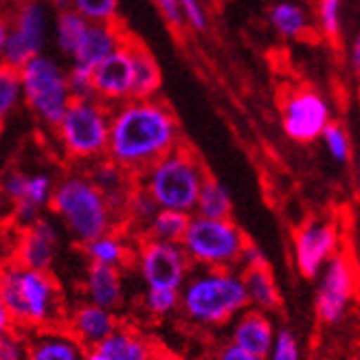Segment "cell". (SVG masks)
<instances>
[{
  "label": "cell",
  "mask_w": 360,
  "mask_h": 360,
  "mask_svg": "<svg viewBox=\"0 0 360 360\" xmlns=\"http://www.w3.org/2000/svg\"><path fill=\"white\" fill-rule=\"evenodd\" d=\"M108 360H152L156 347L134 328L119 326L95 347Z\"/></svg>",
  "instance_id": "7402d4cb"
},
{
  "label": "cell",
  "mask_w": 360,
  "mask_h": 360,
  "mask_svg": "<svg viewBox=\"0 0 360 360\" xmlns=\"http://www.w3.org/2000/svg\"><path fill=\"white\" fill-rule=\"evenodd\" d=\"M22 99L44 125L56 128L73 99L66 70L46 56H35L20 68Z\"/></svg>",
  "instance_id": "ba28073f"
},
{
  "label": "cell",
  "mask_w": 360,
  "mask_h": 360,
  "mask_svg": "<svg viewBox=\"0 0 360 360\" xmlns=\"http://www.w3.org/2000/svg\"><path fill=\"white\" fill-rule=\"evenodd\" d=\"M84 360H108V358H105V356H101V354H99L97 349H88V352H86V358H84Z\"/></svg>",
  "instance_id": "f907efd6"
},
{
  "label": "cell",
  "mask_w": 360,
  "mask_h": 360,
  "mask_svg": "<svg viewBox=\"0 0 360 360\" xmlns=\"http://www.w3.org/2000/svg\"><path fill=\"white\" fill-rule=\"evenodd\" d=\"M66 79H68V88H70V95H73V99L95 97V93H93V70H90V68L73 64L68 73H66Z\"/></svg>",
  "instance_id": "f35d334b"
},
{
  "label": "cell",
  "mask_w": 360,
  "mask_h": 360,
  "mask_svg": "<svg viewBox=\"0 0 360 360\" xmlns=\"http://www.w3.org/2000/svg\"><path fill=\"white\" fill-rule=\"evenodd\" d=\"M349 64L358 70L360 68V31H358V35L354 38V42H352V46H349Z\"/></svg>",
  "instance_id": "bcb514c9"
},
{
  "label": "cell",
  "mask_w": 360,
  "mask_h": 360,
  "mask_svg": "<svg viewBox=\"0 0 360 360\" xmlns=\"http://www.w3.org/2000/svg\"><path fill=\"white\" fill-rule=\"evenodd\" d=\"M262 264H268L266 262V255L262 253V250L253 244V242H248L246 248H244V253H242V259H240V268H253V266H262Z\"/></svg>",
  "instance_id": "ee69618b"
},
{
  "label": "cell",
  "mask_w": 360,
  "mask_h": 360,
  "mask_svg": "<svg viewBox=\"0 0 360 360\" xmlns=\"http://www.w3.org/2000/svg\"><path fill=\"white\" fill-rule=\"evenodd\" d=\"M152 360H185V358H180L178 354H172L167 349H156L154 356H152Z\"/></svg>",
  "instance_id": "681fc988"
},
{
  "label": "cell",
  "mask_w": 360,
  "mask_h": 360,
  "mask_svg": "<svg viewBox=\"0 0 360 360\" xmlns=\"http://www.w3.org/2000/svg\"><path fill=\"white\" fill-rule=\"evenodd\" d=\"M248 308V295L238 268H191L180 288L178 310L191 326L222 328Z\"/></svg>",
  "instance_id": "7a4b0ae2"
},
{
  "label": "cell",
  "mask_w": 360,
  "mask_h": 360,
  "mask_svg": "<svg viewBox=\"0 0 360 360\" xmlns=\"http://www.w3.org/2000/svg\"><path fill=\"white\" fill-rule=\"evenodd\" d=\"M266 360H303L297 334L288 328L277 330L275 343H273V347H270Z\"/></svg>",
  "instance_id": "8d00e7d4"
},
{
  "label": "cell",
  "mask_w": 360,
  "mask_h": 360,
  "mask_svg": "<svg viewBox=\"0 0 360 360\" xmlns=\"http://www.w3.org/2000/svg\"><path fill=\"white\" fill-rule=\"evenodd\" d=\"M125 35L128 33L123 31L119 20L117 22H90L77 51L73 53L75 64L93 70L99 62H103L108 56H112L123 44Z\"/></svg>",
  "instance_id": "d6986e66"
},
{
  "label": "cell",
  "mask_w": 360,
  "mask_h": 360,
  "mask_svg": "<svg viewBox=\"0 0 360 360\" xmlns=\"http://www.w3.org/2000/svg\"><path fill=\"white\" fill-rule=\"evenodd\" d=\"M343 248V229L332 218H310L292 233V262L305 279L319 277L323 266Z\"/></svg>",
  "instance_id": "8fae6325"
},
{
  "label": "cell",
  "mask_w": 360,
  "mask_h": 360,
  "mask_svg": "<svg viewBox=\"0 0 360 360\" xmlns=\"http://www.w3.org/2000/svg\"><path fill=\"white\" fill-rule=\"evenodd\" d=\"M49 18L40 0H20L9 18V33L0 62L20 70L29 60L42 56L46 46Z\"/></svg>",
  "instance_id": "7c38bea8"
},
{
  "label": "cell",
  "mask_w": 360,
  "mask_h": 360,
  "mask_svg": "<svg viewBox=\"0 0 360 360\" xmlns=\"http://www.w3.org/2000/svg\"><path fill=\"white\" fill-rule=\"evenodd\" d=\"M110 112L112 105L99 101L97 97L70 99L66 112L56 125L58 141L70 160L93 163L105 156Z\"/></svg>",
  "instance_id": "8992f818"
},
{
  "label": "cell",
  "mask_w": 360,
  "mask_h": 360,
  "mask_svg": "<svg viewBox=\"0 0 360 360\" xmlns=\"http://www.w3.org/2000/svg\"><path fill=\"white\" fill-rule=\"evenodd\" d=\"M356 84H358V95H360V68L356 70Z\"/></svg>",
  "instance_id": "f5cc1de1"
},
{
  "label": "cell",
  "mask_w": 360,
  "mask_h": 360,
  "mask_svg": "<svg viewBox=\"0 0 360 360\" xmlns=\"http://www.w3.org/2000/svg\"><path fill=\"white\" fill-rule=\"evenodd\" d=\"M0 360H29V336L18 330L0 336Z\"/></svg>",
  "instance_id": "74e56055"
},
{
  "label": "cell",
  "mask_w": 360,
  "mask_h": 360,
  "mask_svg": "<svg viewBox=\"0 0 360 360\" xmlns=\"http://www.w3.org/2000/svg\"><path fill=\"white\" fill-rule=\"evenodd\" d=\"M354 360H360V349L356 352V356H354Z\"/></svg>",
  "instance_id": "db71d44e"
},
{
  "label": "cell",
  "mask_w": 360,
  "mask_h": 360,
  "mask_svg": "<svg viewBox=\"0 0 360 360\" xmlns=\"http://www.w3.org/2000/svg\"><path fill=\"white\" fill-rule=\"evenodd\" d=\"M332 121L330 101L312 86H295L281 97V128L295 143H314Z\"/></svg>",
  "instance_id": "30bf717a"
},
{
  "label": "cell",
  "mask_w": 360,
  "mask_h": 360,
  "mask_svg": "<svg viewBox=\"0 0 360 360\" xmlns=\"http://www.w3.org/2000/svg\"><path fill=\"white\" fill-rule=\"evenodd\" d=\"M180 13H183L185 25H189L193 31H205L207 29V11L200 0H176Z\"/></svg>",
  "instance_id": "ab89813d"
},
{
  "label": "cell",
  "mask_w": 360,
  "mask_h": 360,
  "mask_svg": "<svg viewBox=\"0 0 360 360\" xmlns=\"http://www.w3.org/2000/svg\"><path fill=\"white\" fill-rule=\"evenodd\" d=\"M84 253L90 259V264H103V266H115L121 268L125 262H128V246L125 242L115 236V233H105V236L88 242L84 246Z\"/></svg>",
  "instance_id": "f1b7e54d"
},
{
  "label": "cell",
  "mask_w": 360,
  "mask_h": 360,
  "mask_svg": "<svg viewBox=\"0 0 360 360\" xmlns=\"http://www.w3.org/2000/svg\"><path fill=\"white\" fill-rule=\"evenodd\" d=\"M64 321L68 328L66 332L73 334L86 349H95L103 338L119 328L117 314L112 310H105L90 301L79 303L75 310H70V314H66Z\"/></svg>",
  "instance_id": "e0dca14e"
},
{
  "label": "cell",
  "mask_w": 360,
  "mask_h": 360,
  "mask_svg": "<svg viewBox=\"0 0 360 360\" xmlns=\"http://www.w3.org/2000/svg\"><path fill=\"white\" fill-rule=\"evenodd\" d=\"M191 213L174 211V209H158L154 218L146 226V238L163 240V242H180L187 231Z\"/></svg>",
  "instance_id": "83f0119b"
},
{
  "label": "cell",
  "mask_w": 360,
  "mask_h": 360,
  "mask_svg": "<svg viewBox=\"0 0 360 360\" xmlns=\"http://www.w3.org/2000/svg\"><path fill=\"white\" fill-rule=\"evenodd\" d=\"M242 279L248 295V308H255L262 312H275L281 305V292L275 281L273 270L268 264L253 266V268H242Z\"/></svg>",
  "instance_id": "603a6c76"
},
{
  "label": "cell",
  "mask_w": 360,
  "mask_h": 360,
  "mask_svg": "<svg viewBox=\"0 0 360 360\" xmlns=\"http://www.w3.org/2000/svg\"><path fill=\"white\" fill-rule=\"evenodd\" d=\"M360 262L349 250L338 253L323 266L319 273L314 310L316 319L326 326H336L343 321L360 292Z\"/></svg>",
  "instance_id": "9c48e42d"
},
{
  "label": "cell",
  "mask_w": 360,
  "mask_h": 360,
  "mask_svg": "<svg viewBox=\"0 0 360 360\" xmlns=\"http://www.w3.org/2000/svg\"><path fill=\"white\" fill-rule=\"evenodd\" d=\"M53 185L51 176L46 174H33L27 178V187L22 198L13 205V220L15 224L25 229L33 224L35 220L42 218V211L51 205V195H53Z\"/></svg>",
  "instance_id": "cb8c5ba5"
},
{
  "label": "cell",
  "mask_w": 360,
  "mask_h": 360,
  "mask_svg": "<svg viewBox=\"0 0 360 360\" xmlns=\"http://www.w3.org/2000/svg\"><path fill=\"white\" fill-rule=\"evenodd\" d=\"M86 301L101 305L105 310H117L123 303V279L121 270L115 266L103 264H90L86 270V283H84Z\"/></svg>",
  "instance_id": "ffe728a7"
},
{
  "label": "cell",
  "mask_w": 360,
  "mask_h": 360,
  "mask_svg": "<svg viewBox=\"0 0 360 360\" xmlns=\"http://www.w3.org/2000/svg\"><path fill=\"white\" fill-rule=\"evenodd\" d=\"M27 174L25 172H9L5 178H3V183H0V189H3L5 198L9 202H18L22 198L25 193V187H27Z\"/></svg>",
  "instance_id": "60d3db41"
},
{
  "label": "cell",
  "mask_w": 360,
  "mask_h": 360,
  "mask_svg": "<svg viewBox=\"0 0 360 360\" xmlns=\"http://www.w3.org/2000/svg\"><path fill=\"white\" fill-rule=\"evenodd\" d=\"M356 259L360 262V220H358V229H356Z\"/></svg>",
  "instance_id": "816d5d0a"
},
{
  "label": "cell",
  "mask_w": 360,
  "mask_h": 360,
  "mask_svg": "<svg viewBox=\"0 0 360 360\" xmlns=\"http://www.w3.org/2000/svg\"><path fill=\"white\" fill-rule=\"evenodd\" d=\"M70 7L88 22H117L119 0H70Z\"/></svg>",
  "instance_id": "836d02e7"
},
{
  "label": "cell",
  "mask_w": 360,
  "mask_h": 360,
  "mask_svg": "<svg viewBox=\"0 0 360 360\" xmlns=\"http://www.w3.org/2000/svg\"><path fill=\"white\" fill-rule=\"evenodd\" d=\"M156 7L160 9V13L165 15V20L172 29H183L185 27V20H183V13H180V7L176 0H154Z\"/></svg>",
  "instance_id": "b9f144b4"
},
{
  "label": "cell",
  "mask_w": 360,
  "mask_h": 360,
  "mask_svg": "<svg viewBox=\"0 0 360 360\" xmlns=\"http://www.w3.org/2000/svg\"><path fill=\"white\" fill-rule=\"evenodd\" d=\"M354 187H356V195L360 198V150L354 156Z\"/></svg>",
  "instance_id": "c3c4849f"
},
{
  "label": "cell",
  "mask_w": 360,
  "mask_h": 360,
  "mask_svg": "<svg viewBox=\"0 0 360 360\" xmlns=\"http://www.w3.org/2000/svg\"><path fill=\"white\" fill-rule=\"evenodd\" d=\"M246 244L248 238L231 218L211 220L202 215H191L180 240L193 268H240Z\"/></svg>",
  "instance_id": "52a82bcc"
},
{
  "label": "cell",
  "mask_w": 360,
  "mask_h": 360,
  "mask_svg": "<svg viewBox=\"0 0 360 360\" xmlns=\"http://www.w3.org/2000/svg\"><path fill=\"white\" fill-rule=\"evenodd\" d=\"M213 360H266V358L253 356V354H246V352H242L240 347L226 343V345H222L218 352H215Z\"/></svg>",
  "instance_id": "7bdbcfd3"
},
{
  "label": "cell",
  "mask_w": 360,
  "mask_h": 360,
  "mask_svg": "<svg viewBox=\"0 0 360 360\" xmlns=\"http://www.w3.org/2000/svg\"><path fill=\"white\" fill-rule=\"evenodd\" d=\"M180 146V125L172 108L156 97L112 105L105 156L130 174H141Z\"/></svg>",
  "instance_id": "6da1fadb"
},
{
  "label": "cell",
  "mask_w": 360,
  "mask_h": 360,
  "mask_svg": "<svg viewBox=\"0 0 360 360\" xmlns=\"http://www.w3.org/2000/svg\"><path fill=\"white\" fill-rule=\"evenodd\" d=\"M156 211H158V205L152 200V195L136 185L132 195H130V200H128V207H125V215H128L134 224L146 229L150 224V220L154 218Z\"/></svg>",
  "instance_id": "d590c367"
},
{
  "label": "cell",
  "mask_w": 360,
  "mask_h": 360,
  "mask_svg": "<svg viewBox=\"0 0 360 360\" xmlns=\"http://www.w3.org/2000/svg\"><path fill=\"white\" fill-rule=\"evenodd\" d=\"M88 20L77 13L75 9H64V11H58V20H56V40H58V46L64 56H70L73 58V53L77 51L84 33L88 29Z\"/></svg>",
  "instance_id": "f546056e"
},
{
  "label": "cell",
  "mask_w": 360,
  "mask_h": 360,
  "mask_svg": "<svg viewBox=\"0 0 360 360\" xmlns=\"http://www.w3.org/2000/svg\"><path fill=\"white\" fill-rule=\"evenodd\" d=\"M321 141H323L326 152L332 156L334 163H338V165L352 163V158H354V141H352V134H349V130L345 128L343 123L332 121L326 128V132L321 134Z\"/></svg>",
  "instance_id": "1f68e13d"
},
{
  "label": "cell",
  "mask_w": 360,
  "mask_h": 360,
  "mask_svg": "<svg viewBox=\"0 0 360 360\" xmlns=\"http://www.w3.org/2000/svg\"><path fill=\"white\" fill-rule=\"evenodd\" d=\"M49 209L64 222L66 231L82 246L93 242L117 224V215L88 174H68L53 189Z\"/></svg>",
  "instance_id": "277c9868"
},
{
  "label": "cell",
  "mask_w": 360,
  "mask_h": 360,
  "mask_svg": "<svg viewBox=\"0 0 360 360\" xmlns=\"http://www.w3.org/2000/svg\"><path fill=\"white\" fill-rule=\"evenodd\" d=\"M88 178L93 180L95 187L105 195V200L110 202L117 218H123L125 207H128V200L136 187V176L125 172L121 165H117L115 160H110L108 156H103L99 160H93Z\"/></svg>",
  "instance_id": "ac0fdd59"
},
{
  "label": "cell",
  "mask_w": 360,
  "mask_h": 360,
  "mask_svg": "<svg viewBox=\"0 0 360 360\" xmlns=\"http://www.w3.org/2000/svg\"><path fill=\"white\" fill-rule=\"evenodd\" d=\"M316 27L328 40L343 33V0H316Z\"/></svg>",
  "instance_id": "d6a6232c"
},
{
  "label": "cell",
  "mask_w": 360,
  "mask_h": 360,
  "mask_svg": "<svg viewBox=\"0 0 360 360\" xmlns=\"http://www.w3.org/2000/svg\"><path fill=\"white\" fill-rule=\"evenodd\" d=\"M0 275L5 308L15 328L40 332L66 319L60 283L49 270H33L11 262L0 268Z\"/></svg>",
  "instance_id": "3957f363"
},
{
  "label": "cell",
  "mask_w": 360,
  "mask_h": 360,
  "mask_svg": "<svg viewBox=\"0 0 360 360\" xmlns=\"http://www.w3.org/2000/svg\"><path fill=\"white\" fill-rule=\"evenodd\" d=\"M136 268L148 288L180 290L193 266L180 242L143 238L136 248Z\"/></svg>",
  "instance_id": "4fadbf2b"
},
{
  "label": "cell",
  "mask_w": 360,
  "mask_h": 360,
  "mask_svg": "<svg viewBox=\"0 0 360 360\" xmlns=\"http://www.w3.org/2000/svg\"><path fill=\"white\" fill-rule=\"evenodd\" d=\"M275 334H277L275 323L268 312L246 308L242 314H238L231 321L229 343L240 347L246 354L266 358L275 343Z\"/></svg>",
  "instance_id": "2e32d148"
},
{
  "label": "cell",
  "mask_w": 360,
  "mask_h": 360,
  "mask_svg": "<svg viewBox=\"0 0 360 360\" xmlns=\"http://www.w3.org/2000/svg\"><path fill=\"white\" fill-rule=\"evenodd\" d=\"M7 33H9V18L0 13V58H3L5 42H7Z\"/></svg>",
  "instance_id": "7dc6e473"
},
{
  "label": "cell",
  "mask_w": 360,
  "mask_h": 360,
  "mask_svg": "<svg viewBox=\"0 0 360 360\" xmlns=\"http://www.w3.org/2000/svg\"><path fill=\"white\" fill-rule=\"evenodd\" d=\"M143 305L152 316H169L178 310L180 305V290H167V288H148Z\"/></svg>",
  "instance_id": "e575fe53"
},
{
  "label": "cell",
  "mask_w": 360,
  "mask_h": 360,
  "mask_svg": "<svg viewBox=\"0 0 360 360\" xmlns=\"http://www.w3.org/2000/svg\"><path fill=\"white\" fill-rule=\"evenodd\" d=\"M231 213H233V200L229 189L218 178L207 176L200 193H198L193 215H202V218H211V220H226L231 218Z\"/></svg>",
  "instance_id": "4316f807"
},
{
  "label": "cell",
  "mask_w": 360,
  "mask_h": 360,
  "mask_svg": "<svg viewBox=\"0 0 360 360\" xmlns=\"http://www.w3.org/2000/svg\"><path fill=\"white\" fill-rule=\"evenodd\" d=\"M134 90V62L128 46V35L123 44L93 68V93L99 101L117 105L132 99Z\"/></svg>",
  "instance_id": "5bb4252c"
},
{
  "label": "cell",
  "mask_w": 360,
  "mask_h": 360,
  "mask_svg": "<svg viewBox=\"0 0 360 360\" xmlns=\"http://www.w3.org/2000/svg\"><path fill=\"white\" fill-rule=\"evenodd\" d=\"M128 46L132 53V62H134V90H132V99H152L158 95L160 84H163V75H160V68L152 56V51L143 44L141 40L128 35Z\"/></svg>",
  "instance_id": "d4e9b609"
},
{
  "label": "cell",
  "mask_w": 360,
  "mask_h": 360,
  "mask_svg": "<svg viewBox=\"0 0 360 360\" xmlns=\"http://www.w3.org/2000/svg\"><path fill=\"white\" fill-rule=\"evenodd\" d=\"M22 99L20 70L0 62V125L15 110Z\"/></svg>",
  "instance_id": "4dcf8cb0"
},
{
  "label": "cell",
  "mask_w": 360,
  "mask_h": 360,
  "mask_svg": "<svg viewBox=\"0 0 360 360\" xmlns=\"http://www.w3.org/2000/svg\"><path fill=\"white\" fill-rule=\"evenodd\" d=\"M268 22L281 38L285 40H299L310 31L312 20L303 5L295 0H279L268 9Z\"/></svg>",
  "instance_id": "484cf974"
},
{
  "label": "cell",
  "mask_w": 360,
  "mask_h": 360,
  "mask_svg": "<svg viewBox=\"0 0 360 360\" xmlns=\"http://www.w3.org/2000/svg\"><path fill=\"white\" fill-rule=\"evenodd\" d=\"M86 347L62 330H40L29 338V360H84Z\"/></svg>",
  "instance_id": "44dd1931"
},
{
  "label": "cell",
  "mask_w": 360,
  "mask_h": 360,
  "mask_svg": "<svg viewBox=\"0 0 360 360\" xmlns=\"http://www.w3.org/2000/svg\"><path fill=\"white\" fill-rule=\"evenodd\" d=\"M60 233L51 220L40 218L25 226L15 246L13 262L33 270H49L58 257Z\"/></svg>",
  "instance_id": "9a60e30c"
},
{
  "label": "cell",
  "mask_w": 360,
  "mask_h": 360,
  "mask_svg": "<svg viewBox=\"0 0 360 360\" xmlns=\"http://www.w3.org/2000/svg\"><path fill=\"white\" fill-rule=\"evenodd\" d=\"M207 176V167L198 154L180 143L148 169L136 174V185L152 195L158 209L193 213Z\"/></svg>",
  "instance_id": "5b68a950"
},
{
  "label": "cell",
  "mask_w": 360,
  "mask_h": 360,
  "mask_svg": "<svg viewBox=\"0 0 360 360\" xmlns=\"http://www.w3.org/2000/svg\"><path fill=\"white\" fill-rule=\"evenodd\" d=\"M11 330H13V323H11L9 312L5 308V299H3V275H0V336H5Z\"/></svg>",
  "instance_id": "f6af8a7d"
}]
</instances>
